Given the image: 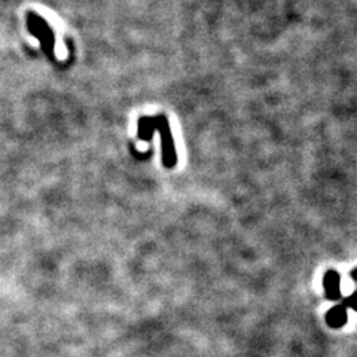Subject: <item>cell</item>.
I'll use <instances>...</instances> for the list:
<instances>
[{"instance_id": "cell-2", "label": "cell", "mask_w": 357, "mask_h": 357, "mask_svg": "<svg viewBox=\"0 0 357 357\" xmlns=\"http://www.w3.org/2000/svg\"><path fill=\"white\" fill-rule=\"evenodd\" d=\"M323 286H325V294L329 301L341 299V277L338 271L329 270L323 277Z\"/></svg>"}, {"instance_id": "cell-4", "label": "cell", "mask_w": 357, "mask_h": 357, "mask_svg": "<svg viewBox=\"0 0 357 357\" xmlns=\"http://www.w3.org/2000/svg\"><path fill=\"white\" fill-rule=\"evenodd\" d=\"M342 305H344L345 308H351V310L357 311V292L351 294L349 298H345Z\"/></svg>"}, {"instance_id": "cell-1", "label": "cell", "mask_w": 357, "mask_h": 357, "mask_svg": "<svg viewBox=\"0 0 357 357\" xmlns=\"http://www.w3.org/2000/svg\"><path fill=\"white\" fill-rule=\"evenodd\" d=\"M26 20H27L29 31L39 40L40 48L43 50V52L47 54L50 59H54L55 35H54V30L48 24V21L43 17L38 15L36 13H33V10H30V13L27 14Z\"/></svg>"}, {"instance_id": "cell-5", "label": "cell", "mask_w": 357, "mask_h": 357, "mask_svg": "<svg viewBox=\"0 0 357 357\" xmlns=\"http://www.w3.org/2000/svg\"><path fill=\"white\" fill-rule=\"evenodd\" d=\"M351 278L357 283V268H354V270L351 271Z\"/></svg>"}, {"instance_id": "cell-3", "label": "cell", "mask_w": 357, "mask_h": 357, "mask_svg": "<svg viewBox=\"0 0 357 357\" xmlns=\"http://www.w3.org/2000/svg\"><path fill=\"white\" fill-rule=\"evenodd\" d=\"M349 314H347V308L344 305H335L332 307L328 314H326V323L328 326L332 329H340L342 326L347 325Z\"/></svg>"}]
</instances>
